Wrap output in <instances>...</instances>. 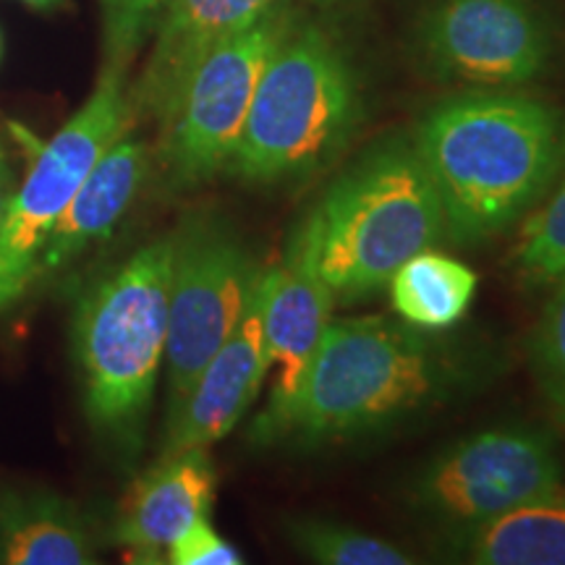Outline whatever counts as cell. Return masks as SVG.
Returning a JSON list of instances; mask_svg holds the SVG:
<instances>
[{
    "mask_svg": "<svg viewBox=\"0 0 565 565\" xmlns=\"http://www.w3.org/2000/svg\"><path fill=\"white\" fill-rule=\"evenodd\" d=\"M445 215V242L482 246L513 231L565 171V113L513 89H469L412 131Z\"/></svg>",
    "mask_w": 565,
    "mask_h": 565,
    "instance_id": "1",
    "label": "cell"
},
{
    "mask_svg": "<svg viewBox=\"0 0 565 565\" xmlns=\"http://www.w3.org/2000/svg\"><path fill=\"white\" fill-rule=\"evenodd\" d=\"M461 377V362L429 330L377 315L330 320L299 391L257 416L249 440L294 450L359 440L440 404Z\"/></svg>",
    "mask_w": 565,
    "mask_h": 565,
    "instance_id": "2",
    "label": "cell"
},
{
    "mask_svg": "<svg viewBox=\"0 0 565 565\" xmlns=\"http://www.w3.org/2000/svg\"><path fill=\"white\" fill-rule=\"evenodd\" d=\"M362 121V82L349 53L320 24L291 19L225 173L249 186H296L333 166Z\"/></svg>",
    "mask_w": 565,
    "mask_h": 565,
    "instance_id": "3",
    "label": "cell"
},
{
    "mask_svg": "<svg viewBox=\"0 0 565 565\" xmlns=\"http://www.w3.org/2000/svg\"><path fill=\"white\" fill-rule=\"evenodd\" d=\"M173 238L139 246L89 286L74 312V359L84 414L97 435L126 458L145 443L147 416L168 343Z\"/></svg>",
    "mask_w": 565,
    "mask_h": 565,
    "instance_id": "4",
    "label": "cell"
},
{
    "mask_svg": "<svg viewBox=\"0 0 565 565\" xmlns=\"http://www.w3.org/2000/svg\"><path fill=\"white\" fill-rule=\"evenodd\" d=\"M315 207L320 270L335 303L383 291L414 254L445 242L440 196L412 134L359 154Z\"/></svg>",
    "mask_w": 565,
    "mask_h": 565,
    "instance_id": "5",
    "label": "cell"
},
{
    "mask_svg": "<svg viewBox=\"0 0 565 565\" xmlns=\"http://www.w3.org/2000/svg\"><path fill=\"white\" fill-rule=\"evenodd\" d=\"M126 68L105 61L95 89L34 158L0 221V315L40 280V257L61 212L100 154L131 129Z\"/></svg>",
    "mask_w": 565,
    "mask_h": 565,
    "instance_id": "6",
    "label": "cell"
},
{
    "mask_svg": "<svg viewBox=\"0 0 565 565\" xmlns=\"http://www.w3.org/2000/svg\"><path fill=\"white\" fill-rule=\"evenodd\" d=\"M168 291V414L228 341L257 294L265 267L223 217L189 215L171 233Z\"/></svg>",
    "mask_w": 565,
    "mask_h": 565,
    "instance_id": "7",
    "label": "cell"
},
{
    "mask_svg": "<svg viewBox=\"0 0 565 565\" xmlns=\"http://www.w3.org/2000/svg\"><path fill=\"white\" fill-rule=\"evenodd\" d=\"M291 19L282 0L257 24L217 42L196 63L171 116L160 126L158 162L171 192H189L228 171L254 89Z\"/></svg>",
    "mask_w": 565,
    "mask_h": 565,
    "instance_id": "8",
    "label": "cell"
},
{
    "mask_svg": "<svg viewBox=\"0 0 565 565\" xmlns=\"http://www.w3.org/2000/svg\"><path fill=\"white\" fill-rule=\"evenodd\" d=\"M561 484L563 461L553 437L532 427H494L424 463L408 498L424 519L463 532Z\"/></svg>",
    "mask_w": 565,
    "mask_h": 565,
    "instance_id": "9",
    "label": "cell"
},
{
    "mask_svg": "<svg viewBox=\"0 0 565 565\" xmlns=\"http://www.w3.org/2000/svg\"><path fill=\"white\" fill-rule=\"evenodd\" d=\"M416 47L437 79L515 89L550 68L555 38L534 0H435L419 21Z\"/></svg>",
    "mask_w": 565,
    "mask_h": 565,
    "instance_id": "10",
    "label": "cell"
},
{
    "mask_svg": "<svg viewBox=\"0 0 565 565\" xmlns=\"http://www.w3.org/2000/svg\"><path fill=\"white\" fill-rule=\"evenodd\" d=\"M335 296L320 270V217L317 207L296 223L280 259L265 267L259 280L265 356L275 370V385L265 412H280L299 391L320 341L333 320Z\"/></svg>",
    "mask_w": 565,
    "mask_h": 565,
    "instance_id": "11",
    "label": "cell"
},
{
    "mask_svg": "<svg viewBox=\"0 0 565 565\" xmlns=\"http://www.w3.org/2000/svg\"><path fill=\"white\" fill-rule=\"evenodd\" d=\"M282 0H171L154 26V42L139 82L129 92L134 116L162 126L183 84L217 42L257 24Z\"/></svg>",
    "mask_w": 565,
    "mask_h": 565,
    "instance_id": "12",
    "label": "cell"
},
{
    "mask_svg": "<svg viewBox=\"0 0 565 565\" xmlns=\"http://www.w3.org/2000/svg\"><path fill=\"white\" fill-rule=\"evenodd\" d=\"M267 374L270 364L265 356L257 288L244 320L196 374L181 406L168 414L162 454L189 448L210 450L221 443L257 401Z\"/></svg>",
    "mask_w": 565,
    "mask_h": 565,
    "instance_id": "13",
    "label": "cell"
},
{
    "mask_svg": "<svg viewBox=\"0 0 565 565\" xmlns=\"http://www.w3.org/2000/svg\"><path fill=\"white\" fill-rule=\"evenodd\" d=\"M215 466L204 448L160 454L141 475L118 513L113 540L134 563H166L168 547L215 500Z\"/></svg>",
    "mask_w": 565,
    "mask_h": 565,
    "instance_id": "14",
    "label": "cell"
},
{
    "mask_svg": "<svg viewBox=\"0 0 565 565\" xmlns=\"http://www.w3.org/2000/svg\"><path fill=\"white\" fill-rule=\"evenodd\" d=\"M150 168L147 145L124 131L92 166L87 179L79 183L66 210L55 221L45 252L40 257V278L68 267L89 246L105 242L116 225L124 221L126 210L137 200L141 183Z\"/></svg>",
    "mask_w": 565,
    "mask_h": 565,
    "instance_id": "15",
    "label": "cell"
},
{
    "mask_svg": "<svg viewBox=\"0 0 565 565\" xmlns=\"http://www.w3.org/2000/svg\"><path fill=\"white\" fill-rule=\"evenodd\" d=\"M0 563L89 565L97 563L95 536L58 494L0 490Z\"/></svg>",
    "mask_w": 565,
    "mask_h": 565,
    "instance_id": "16",
    "label": "cell"
},
{
    "mask_svg": "<svg viewBox=\"0 0 565 565\" xmlns=\"http://www.w3.org/2000/svg\"><path fill=\"white\" fill-rule=\"evenodd\" d=\"M456 553L477 565H565V487L456 532Z\"/></svg>",
    "mask_w": 565,
    "mask_h": 565,
    "instance_id": "17",
    "label": "cell"
},
{
    "mask_svg": "<svg viewBox=\"0 0 565 565\" xmlns=\"http://www.w3.org/2000/svg\"><path fill=\"white\" fill-rule=\"evenodd\" d=\"M387 291L406 324L445 330L469 312L477 294V273L448 254L424 249L393 273Z\"/></svg>",
    "mask_w": 565,
    "mask_h": 565,
    "instance_id": "18",
    "label": "cell"
},
{
    "mask_svg": "<svg viewBox=\"0 0 565 565\" xmlns=\"http://www.w3.org/2000/svg\"><path fill=\"white\" fill-rule=\"evenodd\" d=\"M511 263L532 291L550 288L565 275V171L521 223Z\"/></svg>",
    "mask_w": 565,
    "mask_h": 565,
    "instance_id": "19",
    "label": "cell"
},
{
    "mask_svg": "<svg viewBox=\"0 0 565 565\" xmlns=\"http://www.w3.org/2000/svg\"><path fill=\"white\" fill-rule=\"evenodd\" d=\"M291 545L320 565H412L404 547L362 529L328 519H294L286 524Z\"/></svg>",
    "mask_w": 565,
    "mask_h": 565,
    "instance_id": "20",
    "label": "cell"
},
{
    "mask_svg": "<svg viewBox=\"0 0 565 565\" xmlns=\"http://www.w3.org/2000/svg\"><path fill=\"white\" fill-rule=\"evenodd\" d=\"M529 366L550 416L565 429V275L550 286L529 338Z\"/></svg>",
    "mask_w": 565,
    "mask_h": 565,
    "instance_id": "21",
    "label": "cell"
},
{
    "mask_svg": "<svg viewBox=\"0 0 565 565\" xmlns=\"http://www.w3.org/2000/svg\"><path fill=\"white\" fill-rule=\"evenodd\" d=\"M171 0H100L105 61L129 68Z\"/></svg>",
    "mask_w": 565,
    "mask_h": 565,
    "instance_id": "22",
    "label": "cell"
},
{
    "mask_svg": "<svg viewBox=\"0 0 565 565\" xmlns=\"http://www.w3.org/2000/svg\"><path fill=\"white\" fill-rule=\"evenodd\" d=\"M166 563L171 565H238L244 563L242 553L225 542L212 526L210 515L196 519L179 540L168 547Z\"/></svg>",
    "mask_w": 565,
    "mask_h": 565,
    "instance_id": "23",
    "label": "cell"
},
{
    "mask_svg": "<svg viewBox=\"0 0 565 565\" xmlns=\"http://www.w3.org/2000/svg\"><path fill=\"white\" fill-rule=\"evenodd\" d=\"M13 196V175L9 168V160H6L3 147H0V221H3L6 210H9Z\"/></svg>",
    "mask_w": 565,
    "mask_h": 565,
    "instance_id": "24",
    "label": "cell"
},
{
    "mask_svg": "<svg viewBox=\"0 0 565 565\" xmlns=\"http://www.w3.org/2000/svg\"><path fill=\"white\" fill-rule=\"evenodd\" d=\"M21 3H26L34 11H53V9H58V6L66 3V0H21Z\"/></svg>",
    "mask_w": 565,
    "mask_h": 565,
    "instance_id": "25",
    "label": "cell"
},
{
    "mask_svg": "<svg viewBox=\"0 0 565 565\" xmlns=\"http://www.w3.org/2000/svg\"><path fill=\"white\" fill-rule=\"evenodd\" d=\"M320 3H338V0H320Z\"/></svg>",
    "mask_w": 565,
    "mask_h": 565,
    "instance_id": "26",
    "label": "cell"
}]
</instances>
